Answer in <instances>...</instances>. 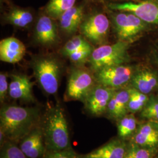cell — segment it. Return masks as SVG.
I'll return each mask as SVG.
<instances>
[{
  "mask_svg": "<svg viewBox=\"0 0 158 158\" xmlns=\"http://www.w3.org/2000/svg\"><path fill=\"white\" fill-rule=\"evenodd\" d=\"M94 73L97 83L118 89L131 81L134 72L130 66L121 64L104 68Z\"/></svg>",
  "mask_w": 158,
  "mask_h": 158,
  "instance_id": "9c48e42d",
  "label": "cell"
},
{
  "mask_svg": "<svg viewBox=\"0 0 158 158\" xmlns=\"http://www.w3.org/2000/svg\"><path fill=\"white\" fill-rule=\"evenodd\" d=\"M129 42L119 40L112 45H103L94 49L89 60L95 73L104 68L124 64L129 60Z\"/></svg>",
  "mask_w": 158,
  "mask_h": 158,
  "instance_id": "277c9868",
  "label": "cell"
},
{
  "mask_svg": "<svg viewBox=\"0 0 158 158\" xmlns=\"http://www.w3.org/2000/svg\"><path fill=\"white\" fill-rule=\"evenodd\" d=\"M154 153L153 148H145L133 144L128 148L124 158H152Z\"/></svg>",
  "mask_w": 158,
  "mask_h": 158,
  "instance_id": "484cf974",
  "label": "cell"
},
{
  "mask_svg": "<svg viewBox=\"0 0 158 158\" xmlns=\"http://www.w3.org/2000/svg\"><path fill=\"white\" fill-rule=\"evenodd\" d=\"M93 48L82 35L73 36L60 49L59 53L63 56L68 57L71 53L76 51Z\"/></svg>",
  "mask_w": 158,
  "mask_h": 158,
  "instance_id": "7402d4cb",
  "label": "cell"
},
{
  "mask_svg": "<svg viewBox=\"0 0 158 158\" xmlns=\"http://www.w3.org/2000/svg\"><path fill=\"white\" fill-rule=\"evenodd\" d=\"M117 90L97 83L83 102L86 110L95 116L106 113L109 102Z\"/></svg>",
  "mask_w": 158,
  "mask_h": 158,
  "instance_id": "30bf717a",
  "label": "cell"
},
{
  "mask_svg": "<svg viewBox=\"0 0 158 158\" xmlns=\"http://www.w3.org/2000/svg\"><path fill=\"white\" fill-rule=\"evenodd\" d=\"M26 53V48L22 42L14 37H9L0 42V59L9 63L21 61Z\"/></svg>",
  "mask_w": 158,
  "mask_h": 158,
  "instance_id": "2e32d148",
  "label": "cell"
},
{
  "mask_svg": "<svg viewBox=\"0 0 158 158\" xmlns=\"http://www.w3.org/2000/svg\"><path fill=\"white\" fill-rule=\"evenodd\" d=\"M0 158H27L19 147L11 142H6L1 149Z\"/></svg>",
  "mask_w": 158,
  "mask_h": 158,
  "instance_id": "83f0119b",
  "label": "cell"
},
{
  "mask_svg": "<svg viewBox=\"0 0 158 158\" xmlns=\"http://www.w3.org/2000/svg\"><path fill=\"white\" fill-rule=\"evenodd\" d=\"M6 6L3 10L2 20L19 28H27L35 20L34 12L30 8H23L15 6L8 0H1Z\"/></svg>",
  "mask_w": 158,
  "mask_h": 158,
  "instance_id": "7c38bea8",
  "label": "cell"
},
{
  "mask_svg": "<svg viewBox=\"0 0 158 158\" xmlns=\"http://www.w3.org/2000/svg\"><path fill=\"white\" fill-rule=\"evenodd\" d=\"M8 74L1 72L0 73V101L3 102L9 91Z\"/></svg>",
  "mask_w": 158,
  "mask_h": 158,
  "instance_id": "f546056e",
  "label": "cell"
},
{
  "mask_svg": "<svg viewBox=\"0 0 158 158\" xmlns=\"http://www.w3.org/2000/svg\"><path fill=\"white\" fill-rule=\"evenodd\" d=\"M77 155L72 148L57 151H48L45 158H76Z\"/></svg>",
  "mask_w": 158,
  "mask_h": 158,
  "instance_id": "f1b7e54d",
  "label": "cell"
},
{
  "mask_svg": "<svg viewBox=\"0 0 158 158\" xmlns=\"http://www.w3.org/2000/svg\"><path fill=\"white\" fill-rule=\"evenodd\" d=\"M40 118L36 108L6 105L1 109L0 131L12 141H18L37 127Z\"/></svg>",
  "mask_w": 158,
  "mask_h": 158,
  "instance_id": "6da1fadb",
  "label": "cell"
},
{
  "mask_svg": "<svg viewBox=\"0 0 158 158\" xmlns=\"http://www.w3.org/2000/svg\"><path fill=\"white\" fill-rule=\"evenodd\" d=\"M141 117L158 123V96L149 97L147 104L141 110Z\"/></svg>",
  "mask_w": 158,
  "mask_h": 158,
  "instance_id": "d4e9b609",
  "label": "cell"
},
{
  "mask_svg": "<svg viewBox=\"0 0 158 158\" xmlns=\"http://www.w3.org/2000/svg\"><path fill=\"white\" fill-rule=\"evenodd\" d=\"M118 12L113 15L114 28L119 40L129 42L145 29L147 23L132 13Z\"/></svg>",
  "mask_w": 158,
  "mask_h": 158,
  "instance_id": "52a82bcc",
  "label": "cell"
},
{
  "mask_svg": "<svg viewBox=\"0 0 158 158\" xmlns=\"http://www.w3.org/2000/svg\"><path fill=\"white\" fill-rule=\"evenodd\" d=\"M130 82L134 88L148 95L157 87L158 77L149 70H142L134 73Z\"/></svg>",
  "mask_w": 158,
  "mask_h": 158,
  "instance_id": "d6986e66",
  "label": "cell"
},
{
  "mask_svg": "<svg viewBox=\"0 0 158 158\" xmlns=\"http://www.w3.org/2000/svg\"><path fill=\"white\" fill-rule=\"evenodd\" d=\"M108 7L115 11L132 13L145 23L158 25V6L153 2L113 3L109 4Z\"/></svg>",
  "mask_w": 158,
  "mask_h": 158,
  "instance_id": "8fae6325",
  "label": "cell"
},
{
  "mask_svg": "<svg viewBox=\"0 0 158 158\" xmlns=\"http://www.w3.org/2000/svg\"><path fill=\"white\" fill-rule=\"evenodd\" d=\"M156 1H158V0H156Z\"/></svg>",
  "mask_w": 158,
  "mask_h": 158,
  "instance_id": "d6a6232c",
  "label": "cell"
},
{
  "mask_svg": "<svg viewBox=\"0 0 158 158\" xmlns=\"http://www.w3.org/2000/svg\"><path fill=\"white\" fill-rule=\"evenodd\" d=\"M8 94L10 97L23 102H35L33 94L34 83L27 74L14 73L10 75Z\"/></svg>",
  "mask_w": 158,
  "mask_h": 158,
  "instance_id": "5bb4252c",
  "label": "cell"
},
{
  "mask_svg": "<svg viewBox=\"0 0 158 158\" xmlns=\"http://www.w3.org/2000/svg\"><path fill=\"white\" fill-rule=\"evenodd\" d=\"M100 0H84L85 2L88 4V5H92L93 4L96 3L97 2H98Z\"/></svg>",
  "mask_w": 158,
  "mask_h": 158,
  "instance_id": "4dcf8cb0",
  "label": "cell"
},
{
  "mask_svg": "<svg viewBox=\"0 0 158 158\" xmlns=\"http://www.w3.org/2000/svg\"><path fill=\"white\" fill-rule=\"evenodd\" d=\"M128 148L124 142L114 139L88 154L91 158H124Z\"/></svg>",
  "mask_w": 158,
  "mask_h": 158,
  "instance_id": "ffe728a7",
  "label": "cell"
},
{
  "mask_svg": "<svg viewBox=\"0 0 158 158\" xmlns=\"http://www.w3.org/2000/svg\"><path fill=\"white\" fill-rule=\"evenodd\" d=\"M129 91L130 100L128 106V112L135 113L141 111L147 104L149 97L137 90L134 87L129 89Z\"/></svg>",
  "mask_w": 158,
  "mask_h": 158,
  "instance_id": "603a6c76",
  "label": "cell"
},
{
  "mask_svg": "<svg viewBox=\"0 0 158 158\" xmlns=\"http://www.w3.org/2000/svg\"><path fill=\"white\" fill-rule=\"evenodd\" d=\"M45 139L42 127H36L21 139L19 148L28 158H39L45 151Z\"/></svg>",
  "mask_w": 158,
  "mask_h": 158,
  "instance_id": "9a60e30c",
  "label": "cell"
},
{
  "mask_svg": "<svg viewBox=\"0 0 158 158\" xmlns=\"http://www.w3.org/2000/svg\"><path fill=\"white\" fill-rule=\"evenodd\" d=\"M97 84L94 72L83 66H76L71 71L64 94L66 101L83 102Z\"/></svg>",
  "mask_w": 158,
  "mask_h": 158,
  "instance_id": "5b68a950",
  "label": "cell"
},
{
  "mask_svg": "<svg viewBox=\"0 0 158 158\" xmlns=\"http://www.w3.org/2000/svg\"><path fill=\"white\" fill-rule=\"evenodd\" d=\"M30 66L40 88L48 94H55L63 70L59 58L52 54L36 55L32 58Z\"/></svg>",
  "mask_w": 158,
  "mask_h": 158,
  "instance_id": "3957f363",
  "label": "cell"
},
{
  "mask_svg": "<svg viewBox=\"0 0 158 158\" xmlns=\"http://www.w3.org/2000/svg\"><path fill=\"white\" fill-rule=\"evenodd\" d=\"M56 20L48 16L42 10L36 20L34 38L35 42L45 48L56 45L60 40Z\"/></svg>",
  "mask_w": 158,
  "mask_h": 158,
  "instance_id": "ba28073f",
  "label": "cell"
},
{
  "mask_svg": "<svg viewBox=\"0 0 158 158\" xmlns=\"http://www.w3.org/2000/svg\"><path fill=\"white\" fill-rule=\"evenodd\" d=\"M134 144L145 148H153L158 145L157 123L150 121L142 124L133 136Z\"/></svg>",
  "mask_w": 158,
  "mask_h": 158,
  "instance_id": "ac0fdd59",
  "label": "cell"
},
{
  "mask_svg": "<svg viewBox=\"0 0 158 158\" xmlns=\"http://www.w3.org/2000/svg\"><path fill=\"white\" fill-rule=\"evenodd\" d=\"M76 1L77 0H49L42 10L48 16L57 21L64 12L76 4Z\"/></svg>",
  "mask_w": 158,
  "mask_h": 158,
  "instance_id": "44dd1931",
  "label": "cell"
},
{
  "mask_svg": "<svg viewBox=\"0 0 158 158\" xmlns=\"http://www.w3.org/2000/svg\"><path fill=\"white\" fill-rule=\"evenodd\" d=\"M110 27L107 17L101 12L93 10L85 14L79 31L92 45L100 46L107 41Z\"/></svg>",
  "mask_w": 158,
  "mask_h": 158,
  "instance_id": "8992f818",
  "label": "cell"
},
{
  "mask_svg": "<svg viewBox=\"0 0 158 158\" xmlns=\"http://www.w3.org/2000/svg\"><path fill=\"white\" fill-rule=\"evenodd\" d=\"M87 4L83 1L64 12L57 21L59 28L63 34L68 36H72L79 30L86 14Z\"/></svg>",
  "mask_w": 158,
  "mask_h": 158,
  "instance_id": "4fadbf2b",
  "label": "cell"
},
{
  "mask_svg": "<svg viewBox=\"0 0 158 158\" xmlns=\"http://www.w3.org/2000/svg\"><path fill=\"white\" fill-rule=\"evenodd\" d=\"M130 100V91L128 89H117L114 93L108 105L107 113L110 117L119 119L127 114Z\"/></svg>",
  "mask_w": 158,
  "mask_h": 158,
  "instance_id": "e0dca14e",
  "label": "cell"
},
{
  "mask_svg": "<svg viewBox=\"0 0 158 158\" xmlns=\"http://www.w3.org/2000/svg\"><path fill=\"white\" fill-rule=\"evenodd\" d=\"M137 127V121L132 114H127L118 119L117 124L118 135L121 138H125L133 134Z\"/></svg>",
  "mask_w": 158,
  "mask_h": 158,
  "instance_id": "cb8c5ba5",
  "label": "cell"
},
{
  "mask_svg": "<svg viewBox=\"0 0 158 158\" xmlns=\"http://www.w3.org/2000/svg\"><path fill=\"white\" fill-rule=\"evenodd\" d=\"M48 151H62L70 147L68 124L62 108H51L46 115L42 127Z\"/></svg>",
  "mask_w": 158,
  "mask_h": 158,
  "instance_id": "7a4b0ae2",
  "label": "cell"
},
{
  "mask_svg": "<svg viewBox=\"0 0 158 158\" xmlns=\"http://www.w3.org/2000/svg\"><path fill=\"white\" fill-rule=\"evenodd\" d=\"M76 158H91L88 156V155H85V156H77Z\"/></svg>",
  "mask_w": 158,
  "mask_h": 158,
  "instance_id": "1f68e13d",
  "label": "cell"
},
{
  "mask_svg": "<svg viewBox=\"0 0 158 158\" xmlns=\"http://www.w3.org/2000/svg\"><path fill=\"white\" fill-rule=\"evenodd\" d=\"M94 49V48L81 49L71 53L68 57L76 66H83L85 63L89 62Z\"/></svg>",
  "mask_w": 158,
  "mask_h": 158,
  "instance_id": "4316f807",
  "label": "cell"
}]
</instances>
